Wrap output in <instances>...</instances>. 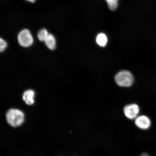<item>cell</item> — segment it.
Returning <instances> with one entry per match:
<instances>
[{
	"mask_svg": "<svg viewBox=\"0 0 156 156\" xmlns=\"http://www.w3.org/2000/svg\"><path fill=\"white\" fill-rule=\"evenodd\" d=\"M6 117L7 122L13 127L21 126L24 122V113L17 109H10L7 112Z\"/></svg>",
	"mask_w": 156,
	"mask_h": 156,
	"instance_id": "6da1fadb",
	"label": "cell"
},
{
	"mask_svg": "<svg viewBox=\"0 0 156 156\" xmlns=\"http://www.w3.org/2000/svg\"><path fill=\"white\" fill-rule=\"evenodd\" d=\"M115 80L117 84L120 87H129L133 83L134 77L130 72L124 70L116 74Z\"/></svg>",
	"mask_w": 156,
	"mask_h": 156,
	"instance_id": "7a4b0ae2",
	"label": "cell"
},
{
	"mask_svg": "<svg viewBox=\"0 0 156 156\" xmlns=\"http://www.w3.org/2000/svg\"><path fill=\"white\" fill-rule=\"evenodd\" d=\"M20 45L23 47H28L34 42V39L30 31L27 29L21 30L17 36Z\"/></svg>",
	"mask_w": 156,
	"mask_h": 156,
	"instance_id": "3957f363",
	"label": "cell"
},
{
	"mask_svg": "<svg viewBox=\"0 0 156 156\" xmlns=\"http://www.w3.org/2000/svg\"><path fill=\"white\" fill-rule=\"evenodd\" d=\"M124 112L127 118L130 119H134L137 118L139 114V107L136 104L127 105L124 107Z\"/></svg>",
	"mask_w": 156,
	"mask_h": 156,
	"instance_id": "277c9868",
	"label": "cell"
},
{
	"mask_svg": "<svg viewBox=\"0 0 156 156\" xmlns=\"http://www.w3.org/2000/svg\"><path fill=\"white\" fill-rule=\"evenodd\" d=\"M136 126L141 129L146 130L151 125V121L149 117L145 115L138 116L135 119Z\"/></svg>",
	"mask_w": 156,
	"mask_h": 156,
	"instance_id": "5b68a950",
	"label": "cell"
},
{
	"mask_svg": "<svg viewBox=\"0 0 156 156\" xmlns=\"http://www.w3.org/2000/svg\"><path fill=\"white\" fill-rule=\"evenodd\" d=\"M35 93L32 90H28L23 94V99L27 105H32L34 103Z\"/></svg>",
	"mask_w": 156,
	"mask_h": 156,
	"instance_id": "8992f818",
	"label": "cell"
},
{
	"mask_svg": "<svg viewBox=\"0 0 156 156\" xmlns=\"http://www.w3.org/2000/svg\"><path fill=\"white\" fill-rule=\"evenodd\" d=\"M45 44L51 50H54L56 47V40L53 35L49 34L47 38L44 41Z\"/></svg>",
	"mask_w": 156,
	"mask_h": 156,
	"instance_id": "52a82bcc",
	"label": "cell"
},
{
	"mask_svg": "<svg viewBox=\"0 0 156 156\" xmlns=\"http://www.w3.org/2000/svg\"><path fill=\"white\" fill-rule=\"evenodd\" d=\"M96 42L98 44L101 46H106L107 42V38L106 35L103 34L98 35L96 38Z\"/></svg>",
	"mask_w": 156,
	"mask_h": 156,
	"instance_id": "ba28073f",
	"label": "cell"
},
{
	"mask_svg": "<svg viewBox=\"0 0 156 156\" xmlns=\"http://www.w3.org/2000/svg\"><path fill=\"white\" fill-rule=\"evenodd\" d=\"M49 34L45 29H42L39 30L37 34L38 40L41 42H44Z\"/></svg>",
	"mask_w": 156,
	"mask_h": 156,
	"instance_id": "9c48e42d",
	"label": "cell"
},
{
	"mask_svg": "<svg viewBox=\"0 0 156 156\" xmlns=\"http://www.w3.org/2000/svg\"><path fill=\"white\" fill-rule=\"evenodd\" d=\"M106 1L111 10L114 11L116 9L118 5V0H106Z\"/></svg>",
	"mask_w": 156,
	"mask_h": 156,
	"instance_id": "30bf717a",
	"label": "cell"
},
{
	"mask_svg": "<svg viewBox=\"0 0 156 156\" xmlns=\"http://www.w3.org/2000/svg\"><path fill=\"white\" fill-rule=\"evenodd\" d=\"M7 43L5 41L1 38H0V51L2 52L4 51L7 48Z\"/></svg>",
	"mask_w": 156,
	"mask_h": 156,
	"instance_id": "8fae6325",
	"label": "cell"
},
{
	"mask_svg": "<svg viewBox=\"0 0 156 156\" xmlns=\"http://www.w3.org/2000/svg\"><path fill=\"white\" fill-rule=\"evenodd\" d=\"M26 1L30 2L31 3H34L36 0H26Z\"/></svg>",
	"mask_w": 156,
	"mask_h": 156,
	"instance_id": "7c38bea8",
	"label": "cell"
},
{
	"mask_svg": "<svg viewBox=\"0 0 156 156\" xmlns=\"http://www.w3.org/2000/svg\"><path fill=\"white\" fill-rule=\"evenodd\" d=\"M140 156H150L149 155L147 154H142V155H140Z\"/></svg>",
	"mask_w": 156,
	"mask_h": 156,
	"instance_id": "4fadbf2b",
	"label": "cell"
}]
</instances>
